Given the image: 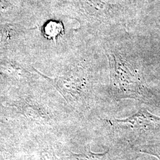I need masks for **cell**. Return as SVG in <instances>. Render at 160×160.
<instances>
[{
	"mask_svg": "<svg viewBox=\"0 0 160 160\" xmlns=\"http://www.w3.org/2000/svg\"><path fill=\"white\" fill-rule=\"evenodd\" d=\"M64 32L63 24L57 21H50L44 28V35L48 39L56 40L58 36L62 35Z\"/></svg>",
	"mask_w": 160,
	"mask_h": 160,
	"instance_id": "cell-1",
	"label": "cell"
}]
</instances>
